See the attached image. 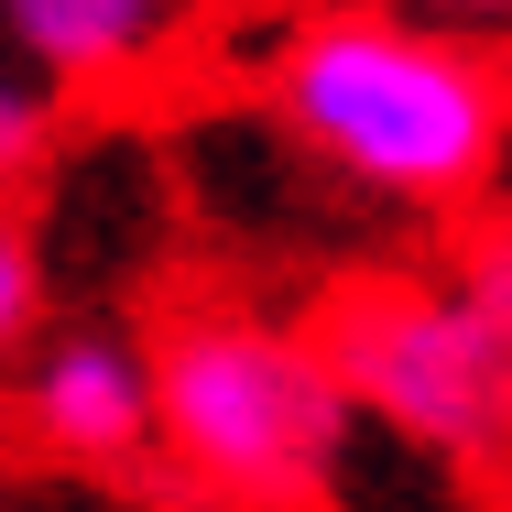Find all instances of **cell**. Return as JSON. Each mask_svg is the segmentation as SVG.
<instances>
[{"label": "cell", "mask_w": 512, "mask_h": 512, "mask_svg": "<svg viewBox=\"0 0 512 512\" xmlns=\"http://www.w3.org/2000/svg\"><path fill=\"white\" fill-rule=\"evenodd\" d=\"M0 22L33 77H120L164 44L175 0H0Z\"/></svg>", "instance_id": "5"}, {"label": "cell", "mask_w": 512, "mask_h": 512, "mask_svg": "<svg viewBox=\"0 0 512 512\" xmlns=\"http://www.w3.org/2000/svg\"><path fill=\"white\" fill-rule=\"evenodd\" d=\"M349 404L393 425L425 458H502L512 447V327L480 306V284H349L316 327Z\"/></svg>", "instance_id": "3"}, {"label": "cell", "mask_w": 512, "mask_h": 512, "mask_svg": "<svg viewBox=\"0 0 512 512\" xmlns=\"http://www.w3.org/2000/svg\"><path fill=\"white\" fill-rule=\"evenodd\" d=\"M33 306H44V273H33V240L0 218V349L33 327Z\"/></svg>", "instance_id": "7"}, {"label": "cell", "mask_w": 512, "mask_h": 512, "mask_svg": "<svg viewBox=\"0 0 512 512\" xmlns=\"http://www.w3.org/2000/svg\"><path fill=\"white\" fill-rule=\"evenodd\" d=\"M349 436H360V404L306 327L197 306L153 338V458L207 502L240 512L316 502Z\"/></svg>", "instance_id": "2"}, {"label": "cell", "mask_w": 512, "mask_h": 512, "mask_svg": "<svg viewBox=\"0 0 512 512\" xmlns=\"http://www.w3.org/2000/svg\"><path fill=\"white\" fill-rule=\"evenodd\" d=\"M273 109L327 175L393 207H458L512 142L502 77L404 11H316L273 55Z\"/></svg>", "instance_id": "1"}, {"label": "cell", "mask_w": 512, "mask_h": 512, "mask_svg": "<svg viewBox=\"0 0 512 512\" xmlns=\"http://www.w3.org/2000/svg\"><path fill=\"white\" fill-rule=\"evenodd\" d=\"M22 425L66 469H131L153 458V349L120 327H66L22 371Z\"/></svg>", "instance_id": "4"}, {"label": "cell", "mask_w": 512, "mask_h": 512, "mask_svg": "<svg viewBox=\"0 0 512 512\" xmlns=\"http://www.w3.org/2000/svg\"><path fill=\"white\" fill-rule=\"evenodd\" d=\"M425 11H512V0H425Z\"/></svg>", "instance_id": "8"}, {"label": "cell", "mask_w": 512, "mask_h": 512, "mask_svg": "<svg viewBox=\"0 0 512 512\" xmlns=\"http://www.w3.org/2000/svg\"><path fill=\"white\" fill-rule=\"evenodd\" d=\"M44 131H55V109H44V77L0 55V186H22V175L44 164Z\"/></svg>", "instance_id": "6"}]
</instances>
